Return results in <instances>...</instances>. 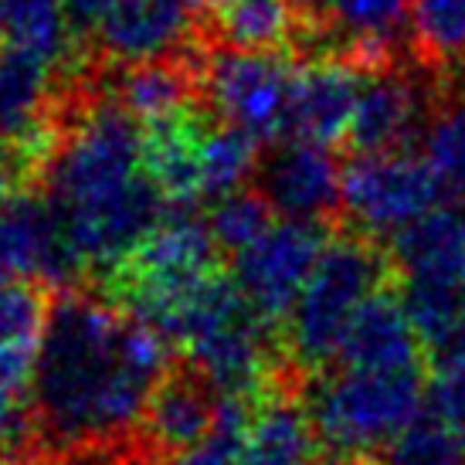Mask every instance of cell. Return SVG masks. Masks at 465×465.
<instances>
[{"mask_svg":"<svg viewBox=\"0 0 465 465\" xmlns=\"http://www.w3.org/2000/svg\"><path fill=\"white\" fill-rule=\"evenodd\" d=\"M170 363L167 340L105 292H52L27 388L41 455L130 441Z\"/></svg>","mask_w":465,"mask_h":465,"instance_id":"obj_1","label":"cell"},{"mask_svg":"<svg viewBox=\"0 0 465 465\" xmlns=\"http://www.w3.org/2000/svg\"><path fill=\"white\" fill-rule=\"evenodd\" d=\"M299 21L285 0H232L204 21L207 45L245 52H292Z\"/></svg>","mask_w":465,"mask_h":465,"instance_id":"obj_21","label":"cell"},{"mask_svg":"<svg viewBox=\"0 0 465 465\" xmlns=\"http://www.w3.org/2000/svg\"><path fill=\"white\" fill-rule=\"evenodd\" d=\"M333 234V224L323 221L279 218L259 242H252L234 259H228V272L238 289L279 333Z\"/></svg>","mask_w":465,"mask_h":465,"instance_id":"obj_9","label":"cell"},{"mask_svg":"<svg viewBox=\"0 0 465 465\" xmlns=\"http://www.w3.org/2000/svg\"><path fill=\"white\" fill-rule=\"evenodd\" d=\"M62 211L89 279L105 282L167 218V197L143 167V123L82 78L68 103L65 133L35 183Z\"/></svg>","mask_w":465,"mask_h":465,"instance_id":"obj_2","label":"cell"},{"mask_svg":"<svg viewBox=\"0 0 465 465\" xmlns=\"http://www.w3.org/2000/svg\"><path fill=\"white\" fill-rule=\"evenodd\" d=\"M252 187L265 197L275 218L333 224L343 214V167L336 163L333 146L302 136L269 143Z\"/></svg>","mask_w":465,"mask_h":465,"instance_id":"obj_11","label":"cell"},{"mask_svg":"<svg viewBox=\"0 0 465 465\" xmlns=\"http://www.w3.org/2000/svg\"><path fill=\"white\" fill-rule=\"evenodd\" d=\"M363 68L340 54H310L299 65L292 136L336 146L347 140L350 119L361 99Z\"/></svg>","mask_w":465,"mask_h":465,"instance_id":"obj_17","label":"cell"},{"mask_svg":"<svg viewBox=\"0 0 465 465\" xmlns=\"http://www.w3.org/2000/svg\"><path fill=\"white\" fill-rule=\"evenodd\" d=\"M445 204L435 170L421 153L350 156L343 163V214L350 232L388 245L394 234Z\"/></svg>","mask_w":465,"mask_h":465,"instance_id":"obj_8","label":"cell"},{"mask_svg":"<svg viewBox=\"0 0 465 465\" xmlns=\"http://www.w3.org/2000/svg\"><path fill=\"white\" fill-rule=\"evenodd\" d=\"M72 35L92 65L173 58L204 41L197 0H62Z\"/></svg>","mask_w":465,"mask_h":465,"instance_id":"obj_5","label":"cell"},{"mask_svg":"<svg viewBox=\"0 0 465 465\" xmlns=\"http://www.w3.org/2000/svg\"><path fill=\"white\" fill-rule=\"evenodd\" d=\"M299 65L302 58H296V52H245L228 45H204L201 99L218 119L269 146L292 136Z\"/></svg>","mask_w":465,"mask_h":465,"instance_id":"obj_6","label":"cell"},{"mask_svg":"<svg viewBox=\"0 0 465 465\" xmlns=\"http://www.w3.org/2000/svg\"><path fill=\"white\" fill-rule=\"evenodd\" d=\"M340 371H414L428 367L425 343L401 302L398 285L391 282L363 302L350 320L343 343L336 350ZM330 367V371H333Z\"/></svg>","mask_w":465,"mask_h":465,"instance_id":"obj_15","label":"cell"},{"mask_svg":"<svg viewBox=\"0 0 465 465\" xmlns=\"http://www.w3.org/2000/svg\"><path fill=\"white\" fill-rule=\"evenodd\" d=\"M299 21V38H296V54L310 45L312 38H320L330 21V4L333 0H285Z\"/></svg>","mask_w":465,"mask_h":465,"instance_id":"obj_29","label":"cell"},{"mask_svg":"<svg viewBox=\"0 0 465 465\" xmlns=\"http://www.w3.org/2000/svg\"><path fill=\"white\" fill-rule=\"evenodd\" d=\"M204 218L211 234H214V242H218L221 255L234 259L242 248L259 242L262 234L275 224V211L265 204V197L255 187H242V191L207 204Z\"/></svg>","mask_w":465,"mask_h":465,"instance_id":"obj_25","label":"cell"},{"mask_svg":"<svg viewBox=\"0 0 465 465\" xmlns=\"http://www.w3.org/2000/svg\"><path fill=\"white\" fill-rule=\"evenodd\" d=\"M262 143L248 136L224 119H211L201 143V197L204 204H214L221 197L234 194L242 187H252L255 167H259Z\"/></svg>","mask_w":465,"mask_h":465,"instance_id":"obj_22","label":"cell"},{"mask_svg":"<svg viewBox=\"0 0 465 465\" xmlns=\"http://www.w3.org/2000/svg\"><path fill=\"white\" fill-rule=\"evenodd\" d=\"M214 113L204 103L143 123V167L170 207H204L201 197V143Z\"/></svg>","mask_w":465,"mask_h":465,"instance_id":"obj_16","label":"cell"},{"mask_svg":"<svg viewBox=\"0 0 465 465\" xmlns=\"http://www.w3.org/2000/svg\"><path fill=\"white\" fill-rule=\"evenodd\" d=\"M255 408H259L255 401L224 398L221 401L218 425L211 428L194 449L177 455L170 465H245Z\"/></svg>","mask_w":465,"mask_h":465,"instance_id":"obj_28","label":"cell"},{"mask_svg":"<svg viewBox=\"0 0 465 465\" xmlns=\"http://www.w3.org/2000/svg\"><path fill=\"white\" fill-rule=\"evenodd\" d=\"M302 404L326 459L377 455L428 408V367L323 371L302 381Z\"/></svg>","mask_w":465,"mask_h":465,"instance_id":"obj_4","label":"cell"},{"mask_svg":"<svg viewBox=\"0 0 465 465\" xmlns=\"http://www.w3.org/2000/svg\"><path fill=\"white\" fill-rule=\"evenodd\" d=\"M48 306V289L0 279V384L14 394H27L31 388Z\"/></svg>","mask_w":465,"mask_h":465,"instance_id":"obj_19","label":"cell"},{"mask_svg":"<svg viewBox=\"0 0 465 465\" xmlns=\"http://www.w3.org/2000/svg\"><path fill=\"white\" fill-rule=\"evenodd\" d=\"M299 391L282 388L259 401L245 465H326Z\"/></svg>","mask_w":465,"mask_h":465,"instance_id":"obj_20","label":"cell"},{"mask_svg":"<svg viewBox=\"0 0 465 465\" xmlns=\"http://www.w3.org/2000/svg\"><path fill=\"white\" fill-rule=\"evenodd\" d=\"M224 4H232V0H197V7H201V14H204V21L207 17H214Z\"/></svg>","mask_w":465,"mask_h":465,"instance_id":"obj_31","label":"cell"},{"mask_svg":"<svg viewBox=\"0 0 465 465\" xmlns=\"http://www.w3.org/2000/svg\"><path fill=\"white\" fill-rule=\"evenodd\" d=\"M75 85L78 78L38 54L0 45V153L14 160L27 187L41 181L65 133Z\"/></svg>","mask_w":465,"mask_h":465,"instance_id":"obj_7","label":"cell"},{"mask_svg":"<svg viewBox=\"0 0 465 465\" xmlns=\"http://www.w3.org/2000/svg\"><path fill=\"white\" fill-rule=\"evenodd\" d=\"M421 156L435 170L445 201L465 211V95L441 85L421 133Z\"/></svg>","mask_w":465,"mask_h":465,"instance_id":"obj_23","label":"cell"},{"mask_svg":"<svg viewBox=\"0 0 465 465\" xmlns=\"http://www.w3.org/2000/svg\"><path fill=\"white\" fill-rule=\"evenodd\" d=\"M381 465H465V445L428 404L398 439L377 452Z\"/></svg>","mask_w":465,"mask_h":465,"instance_id":"obj_26","label":"cell"},{"mask_svg":"<svg viewBox=\"0 0 465 465\" xmlns=\"http://www.w3.org/2000/svg\"><path fill=\"white\" fill-rule=\"evenodd\" d=\"M411 4L414 0H333L326 31L299 54H340L363 72L398 65V45L404 31H411Z\"/></svg>","mask_w":465,"mask_h":465,"instance_id":"obj_14","label":"cell"},{"mask_svg":"<svg viewBox=\"0 0 465 465\" xmlns=\"http://www.w3.org/2000/svg\"><path fill=\"white\" fill-rule=\"evenodd\" d=\"M411 54L431 75L465 65V0H414Z\"/></svg>","mask_w":465,"mask_h":465,"instance_id":"obj_24","label":"cell"},{"mask_svg":"<svg viewBox=\"0 0 465 465\" xmlns=\"http://www.w3.org/2000/svg\"><path fill=\"white\" fill-rule=\"evenodd\" d=\"M0 279L41 285L48 292L89 282L62 211L41 187H21L0 218Z\"/></svg>","mask_w":465,"mask_h":465,"instance_id":"obj_10","label":"cell"},{"mask_svg":"<svg viewBox=\"0 0 465 465\" xmlns=\"http://www.w3.org/2000/svg\"><path fill=\"white\" fill-rule=\"evenodd\" d=\"M21 187H27L25 177H21V170L14 167V160H7V156L0 153V218H4V211H7V204H11L14 194H17Z\"/></svg>","mask_w":465,"mask_h":465,"instance_id":"obj_30","label":"cell"},{"mask_svg":"<svg viewBox=\"0 0 465 465\" xmlns=\"http://www.w3.org/2000/svg\"><path fill=\"white\" fill-rule=\"evenodd\" d=\"M221 401V391L194 361L173 357L167 374L160 377L146 401L143 421L136 428V445L153 465H170L218 425Z\"/></svg>","mask_w":465,"mask_h":465,"instance_id":"obj_13","label":"cell"},{"mask_svg":"<svg viewBox=\"0 0 465 465\" xmlns=\"http://www.w3.org/2000/svg\"><path fill=\"white\" fill-rule=\"evenodd\" d=\"M394 279L465 289V211L441 204L388 242Z\"/></svg>","mask_w":465,"mask_h":465,"instance_id":"obj_18","label":"cell"},{"mask_svg":"<svg viewBox=\"0 0 465 465\" xmlns=\"http://www.w3.org/2000/svg\"><path fill=\"white\" fill-rule=\"evenodd\" d=\"M428 404L465 445V323L428 350Z\"/></svg>","mask_w":465,"mask_h":465,"instance_id":"obj_27","label":"cell"},{"mask_svg":"<svg viewBox=\"0 0 465 465\" xmlns=\"http://www.w3.org/2000/svg\"><path fill=\"white\" fill-rule=\"evenodd\" d=\"M435 99L439 92H431V82H418L401 62L367 72L343 140L347 153L381 156L414 150V143L421 140L428 126Z\"/></svg>","mask_w":465,"mask_h":465,"instance_id":"obj_12","label":"cell"},{"mask_svg":"<svg viewBox=\"0 0 465 465\" xmlns=\"http://www.w3.org/2000/svg\"><path fill=\"white\" fill-rule=\"evenodd\" d=\"M394 282L388 245L361 232H336L310 282L282 323V350L299 377L323 374L336 363L350 320L367 299Z\"/></svg>","mask_w":465,"mask_h":465,"instance_id":"obj_3","label":"cell"}]
</instances>
